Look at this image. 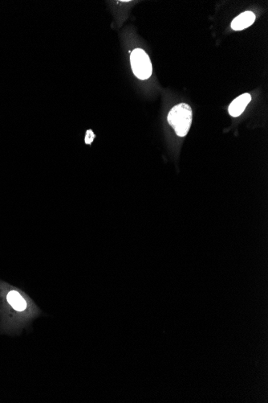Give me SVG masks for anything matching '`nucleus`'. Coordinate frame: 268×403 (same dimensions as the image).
I'll use <instances>...</instances> for the list:
<instances>
[{"mask_svg":"<svg viewBox=\"0 0 268 403\" xmlns=\"http://www.w3.org/2000/svg\"><path fill=\"white\" fill-rule=\"evenodd\" d=\"M193 112L191 106L185 103L177 105L171 109L167 120L179 137L188 134L192 124Z\"/></svg>","mask_w":268,"mask_h":403,"instance_id":"f257e3e1","label":"nucleus"},{"mask_svg":"<svg viewBox=\"0 0 268 403\" xmlns=\"http://www.w3.org/2000/svg\"><path fill=\"white\" fill-rule=\"evenodd\" d=\"M130 62L133 73L137 78L141 80H146L150 78L153 72V67L148 54L143 49H134L130 56Z\"/></svg>","mask_w":268,"mask_h":403,"instance_id":"f03ea898","label":"nucleus"},{"mask_svg":"<svg viewBox=\"0 0 268 403\" xmlns=\"http://www.w3.org/2000/svg\"><path fill=\"white\" fill-rule=\"evenodd\" d=\"M252 101V96L249 93H244L235 99L229 106V113L232 117H239L244 111L246 106Z\"/></svg>","mask_w":268,"mask_h":403,"instance_id":"7ed1b4c3","label":"nucleus"},{"mask_svg":"<svg viewBox=\"0 0 268 403\" xmlns=\"http://www.w3.org/2000/svg\"><path fill=\"white\" fill-rule=\"evenodd\" d=\"M255 21V15L252 11H245L235 17L231 22V28L235 31H242L253 25Z\"/></svg>","mask_w":268,"mask_h":403,"instance_id":"20e7f679","label":"nucleus"},{"mask_svg":"<svg viewBox=\"0 0 268 403\" xmlns=\"http://www.w3.org/2000/svg\"><path fill=\"white\" fill-rule=\"evenodd\" d=\"M7 299H8V301L10 305L15 310L21 312V311H24V309H26V302H25L24 298L21 296L19 292H15V291L10 292L8 293Z\"/></svg>","mask_w":268,"mask_h":403,"instance_id":"39448f33","label":"nucleus"},{"mask_svg":"<svg viewBox=\"0 0 268 403\" xmlns=\"http://www.w3.org/2000/svg\"><path fill=\"white\" fill-rule=\"evenodd\" d=\"M94 138L95 135L93 134V130H88L86 138H85V143H86V144H91V143H93Z\"/></svg>","mask_w":268,"mask_h":403,"instance_id":"423d86ee","label":"nucleus"}]
</instances>
